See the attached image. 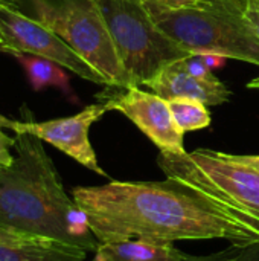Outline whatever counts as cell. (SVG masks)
I'll list each match as a JSON object with an SVG mask.
<instances>
[{
    "label": "cell",
    "mask_w": 259,
    "mask_h": 261,
    "mask_svg": "<svg viewBox=\"0 0 259 261\" xmlns=\"http://www.w3.org/2000/svg\"><path fill=\"white\" fill-rule=\"evenodd\" d=\"M87 254L84 249L43 239L0 243V261H85Z\"/></svg>",
    "instance_id": "12"
},
{
    "label": "cell",
    "mask_w": 259,
    "mask_h": 261,
    "mask_svg": "<svg viewBox=\"0 0 259 261\" xmlns=\"http://www.w3.org/2000/svg\"><path fill=\"white\" fill-rule=\"evenodd\" d=\"M20 66L24 69L27 81L35 92H40L46 87H58L66 95L73 96L70 90V81L63 66L29 54H11Z\"/></svg>",
    "instance_id": "13"
},
{
    "label": "cell",
    "mask_w": 259,
    "mask_h": 261,
    "mask_svg": "<svg viewBox=\"0 0 259 261\" xmlns=\"http://www.w3.org/2000/svg\"><path fill=\"white\" fill-rule=\"evenodd\" d=\"M12 153V162L0 167V228L96 252L99 242L85 214L64 191L43 141L15 133Z\"/></svg>",
    "instance_id": "2"
},
{
    "label": "cell",
    "mask_w": 259,
    "mask_h": 261,
    "mask_svg": "<svg viewBox=\"0 0 259 261\" xmlns=\"http://www.w3.org/2000/svg\"><path fill=\"white\" fill-rule=\"evenodd\" d=\"M180 64L185 70H188L191 75L202 78V80H217V76L212 73V69L208 67V64L203 61V57L198 54H192L188 58L180 60Z\"/></svg>",
    "instance_id": "15"
},
{
    "label": "cell",
    "mask_w": 259,
    "mask_h": 261,
    "mask_svg": "<svg viewBox=\"0 0 259 261\" xmlns=\"http://www.w3.org/2000/svg\"><path fill=\"white\" fill-rule=\"evenodd\" d=\"M224 156L234 162L246 165V167H249V168L259 173V154H229V153H224Z\"/></svg>",
    "instance_id": "19"
},
{
    "label": "cell",
    "mask_w": 259,
    "mask_h": 261,
    "mask_svg": "<svg viewBox=\"0 0 259 261\" xmlns=\"http://www.w3.org/2000/svg\"><path fill=\"white\" fill-rule=\"evenodd\" d=\"M11 5L60 35L111 86L124 87L121 63L95 0H15Z\"/></svg>",
    "instance_id": "6"
},
{
    "label": "cell",
    "mask_w": 259,
    "mask_h": 261,
    "mask_svg": "<svg viewBox=\"0 0 259 261\" xmlns=\"http://www.w3.org/2000/svg\"><path fill=\"white\" fill-rule=\"evenodd\" d=\"M202 57H203V61L208 64L209 69H215V67L223 66V64H224V60H226L224 57L215 55V54H203Z\"/></svg>",
    "instance_id": "22"
},
{
    "label": "cell",
    "mask_w": 259,
    "mask_h": 261,
    "mask_svg": "<svg viewBox=\"0 0 259 261\" xmlns=\"http://www.w3.org/2000/svg\"><path fill=\"white\" fill-rule=\"evenodd\" d=\"M234 261H259V242L249 246L237 248Z\"/></svg>",
    "instance_id": "18"
},
{
    "label": "cell",
    "mask_w": 259,
    "mask_h": 261,
    "mask_svg": "<svg viewBox=\"0 0 259 261\" xmlns=\"http://www.w3.org/2000/svg\"><path fill=\"white\" fill-rule=\"evenodd\" d=\"M111 109L105 102H98L87 106L84 110L73 116L50 119L44 122H37L31 118V113L26 112L27 119L14 121L8 119L5 128L12 130L14 133H31L40 138L43 142H47L70 156L73 161L85 167L87 170L107 177V173L98 164L96 153L90 144L89 132L93 122L101 119Z\"/></svg>",
    "instance_id": "9"
},
{
    "label": "cell",
    "mask_w": 259,
    "mask_h": 261,
    "mask_svg": "<svg viewBox=\"0 0 259 261\" xmlns=\"http://www.w3.org/2000/svg\"><path fill=\"white\" fill-rule=\"evenodd\" d=\"M145 86L159 95L160 98L169 101L174 98L195 99L206 106H218L232 96V92L224 86L223 81L217 80H202L191 75L180 64V60L163 67L151 81Z\"/></svg>",
    "instance_id": "10"
},
{
    "label": "cell",
    "mask_w": 259,
    "mask_h": 261,
    "mask_svg": "<svg viewBox=\"0 0 259 261\" xmlns=\"http://www.w3.org/2000/svg\"><path fill=\"white\" fill-rule=\"evenodd\" d=\"M169 110L172 113V118L177 124V127L186 133L194 130H202L211 125V113L206 107V104L195 101V99H186V98H174L168 101Z\"/></svg>",
    "instance_id": "14"
},
{
    "label": "cell",
    "mask_w": 259,
    "mask_h": 261,
    "mask_svg": "<svg viewBox=\"0 0 259 261\" xmlns=\"http://www.w3.org/2000/svg\"><path fill=\"white\" fill-rule=\"evenodd\" d=\"M143 2L156 24L188 52L259 66V37L244 14L246 0H189L176 6Z\"/></svg>",
    "instance_id": "3"
},
{
    "label": "cell",
    "mask_w": 259,
    "mask_h": 261,
    "mask_svg": "<svg viewBox=\"0 0 259 261\" xmlns=\"http://www.w3.org/2000/svg\"><path fill=\"white\" fill-rule=\"evenodd\" d=\"M72 197L99 243L226 240L243 248L259 242L255 223L171 179L76 187Z\"/></svg>",
    "instance_id": "1"
},
{
    "label": "cell",
    "mask_w": 259,
    "mask_h": 261,
    "mask_svg": "<svg viewBox=\"0 0 259 261\" xmlns=\"http://www.w3.org/2000/svg\"><path fill=\"white\" fill-rule=\"evenodd\" d=\"M234 257H235V251L232 249L214 255H191L183 252V261H234Z\"/></svg>",
    "instance_id": "17"
},
{
    "label": "cell",
    "mask_w": 259,
    "mask_h": 261,
    "mask_svg": "<svg viewBox=\"0 0 259 261\" xmlns=\"http://www.w3.org/2000/svg\"><path fill=\"white\" fill-rule=\"evenodd\" d=\"M93 261H183V252L172 243L122 240L99 243Z\"/></svg>",
    "instance_id": "11"
},
{
    "label": "cell",
    "mask_w": 259,
    "mask_h": 261,
    "mask_svg": "<svg viewBox=\"0 0 259 261\" xmlns=\"http://www.w3.org/2000/svg\"><path fill=\"white\" fill-rule=\"evenodd\" d=\"M29 239H34V237H27L23 234H17L14 231H8V229L0 228V243H20V242H26Z\"/></svg>",
    "instance_id": "21"
},
{
    "label": "cell",
    "mask_w": 259,
    "mask_h": 261,
    "mask_svg": "<svg viewBox=\"0 0 259 261\" xmlns=\"http://www.w3.org/2000/svg\"><path fill=\"white\" fill-rule=\"evenodd\" d=\"M147 2H154V3H160L166 6H176V5H183L189 0H147Z\"/></svg>",
    "instance_id": "23"
},
{
    "label": "cell",
    "mask_w": 259,
    "mask_h": 261,
    "mask_svg": "<svg viewBox=\"0 0 259 261\" xmlns=\"http://www.w3.org/2000/svg\"><path fill=\"white\" fill-rule=\"evenodd\" d=\"M249 89H259V76H256L255 80H252L249 84H247Z\"/></svg>",
    "instance_id": "24"
},
{
    "label": "cell",
    "mask_w": 259,
    "mask_h": 261,
    "mask_svg": "<svg viewBox=\"0 0 259 261\" xmlns=\"http://www.w3.org/2000/svg\"><path fill=\"white\" fill-rule=\"evenodd\" d=\"M244 14L259 37V0H246Z\"/></svg>",
    "instance_id": "20"
},
{
    "label": "cell",
    "mask_w": 259,
    "mask_h": 261,
    "mask_svg": "<svg viewBox=\"0 0 259 261\" xmlns=\"http://www.w3.org/2000/svg\"><path fill=\"white\" fill-rule=\"evenodd\" d=\"M111 110L124 113L163 153H186L185 133L177 127L168 101L137 86H105L98 95Z\"/></svg>",
    "instance_id": "8"
},
{
    "label": "cell",
    "mask_w": 259,
    "mask_h": 261,
    "mask_svg": "<svg viewBox=\"0 0 259 261\" xmlns=\"http://www.w3.org/2000/svg\"><path fill=\"white\" fill-rule=\"evenodd\" d=\"M157 165L166 179L183 184L200 196L259 226V173L208 148L192 153H163Z\"/></svg>",
    "instance_id": "5"
},
{
    "label": "cell",
    "mask_w": 259,
    "mask_h": 261,
    "mask_svg": "<svg viewBox=\"0 0 259 261\" xmlns=\"http://www.w3.org/2000/svg\"><path fill=\"white\" fill-rule=\"evenodd\" d=\"M95 2L118 54L124 86H145L168 64L192 55L156 24L143 0Z\"/></svg>",
    "instance_id": "4"
},
{
    "label": "cell",
    "mask_w": 259,
    "mask_h": 261,
    "mask_svg": "<svg viewBox=\"0 0 259 261\" xmlns=\"http://www.w3.org/2000/svg\"><path fill=\"white\" fill-rule=\"evenodd\" d=\"M2 3H8V5H11V3H14L15 0H0Z\"/></svg>",
    "instance_id": "26"
},
{
    "label": "cell",
    "mask_w": 259,
    "mask_h": 261,
    "mask_svg": "<svg viewBox=\"0 0 259 261\" xmlns=\"http://www.w3.org/2000/svg\"><path fill=\"white\" fill-rule=\"evenodd\" d=\"M0 52L29 54L50 60L82 80L99 86H111L110 81L89 61L78 55L60 35L26 15L12 5L0 2Z\"/></svg>",
    "instance_id": "7"
},
{
    "label": "cell",
    "mask_w": 259,
    "mask_h": 261,
    "mask_svg": "<svg viewBox=\"0 0 259 261\" xmlns=\"http://www.w3.org/2000/svg\"><path fill=\"white\" fill-rule=\"evenodd\" d=\"M6 122H8V118H5L3 115H0V127H3V128H5Z\"/></svg>",
    "instance_id": "25"
},
{
    "label": "cell",
    "mask_w": 259,
    "mask_h": 261,
    "mask_svg": "<svg viewBox=\"0 0 259 261\" xmlns=\"http://www.w3.org/2000/svg\"><path fill=\"white\" fill-rule=\"evenodd\" d=\"M14 144H15V138H9L3 132V127H0V167H6L12 162Z\"/></svg>",
    "instance_id": "16"
}]
</instances>
